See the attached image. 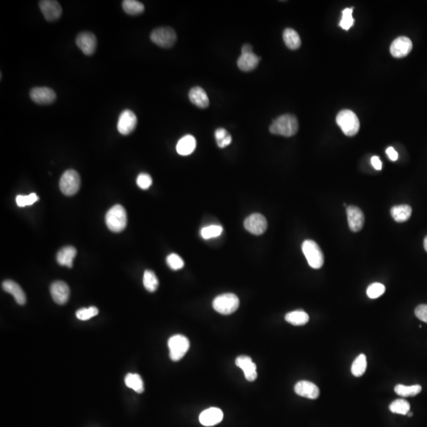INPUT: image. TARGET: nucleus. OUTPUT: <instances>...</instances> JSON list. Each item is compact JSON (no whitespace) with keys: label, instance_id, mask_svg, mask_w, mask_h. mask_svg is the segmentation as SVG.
<instances>
[{"label":"nucleus","instance_id":"30","mask_svg":"<svg viewBox=\"0 0 427 427\" xmlns=\"http://www.w3.org/2000/svg\"><path fill=\"white\" fill-rule=\"evenodd\" d=\"M123 9L130 15H140L144 11V5L136 0H125L122 3Z\"/></svg>","mask_w":427,"mask_h":427},{"label":"nucleus","instance_id":"20","mask_svg":"<svg viewBox=\"0 0 427 427\" xmlns=\"http://www.w3.org/2000/svg\"><path fill=\"white\" fill-rule=\"evenodd\" d=\"M2 286L3 289L5 290L6 292L12 294L18 304L21 305H25V301H26V297H25L23 290L21 288L20 286L18 283L12 281V280H6L3 283Z\"/></svg>","mask_w":427,"mask_h":427},{"label":"nucleus","instance_id":"32","mask_svg":"<svg viewBox=\"0 0 427 427\" xmlns=\"http://www.w3.org/2000/svg\"><path fill=\"white\" fill-rule=\"evenodd\" d=\"M143 285L149 292H154L159 287L157 276L150 270H146L143 275Z\"/></svg>","mask_w":427,"mask_h":427},{"label":"nucleus","instance_id":"3","mask_svg":"<svg viewBox=\"0 0 427 427\" xmlns=\"http://www.w3.org/2000/svg\"><path fill=\"white\" fill-rule=\"evenodd\" d=\"M336 123L347 136H354L359 132L360 122L357 115L352 110H342L336 117Z\"/></svg>","mask_w":427,"mask_h":427},{"label":"nucleus","instance_id":"4","mask_svg":"<svg viewBox=\"0 0 427 427\" xmlns=\"http://www.w3.org/2000/svg\"><path fill=\"white\" fill-rule=\"evenodd\" d=\"M301 249L310 267L314 269H319L323 267L325 257L318 244L314 241L306 240L303 242Z\"/></svg>","mask_w":427,"mask_h":427},{"label":"nucleus","instance_id":"14","mask_svg":"<svg viewBox=\"0 0 427 427\" xmlns=\"http://www.w3.org/2000/svg\"><path fill=\"white\" fill-rule=\"evenodd\" d=\"M412 42L407 36H400L393 41L390 46V53L396 58L407 56L412 50Z\"/></svg>","mask_w":427,"mask_h":427},{"label":"nucleus","instance_id":"17","mask_svg":"<svg viewBox=\"0 0 427 427\" xmlns=\"http://www.w3.org/2000/svg\"><path fill=\"white\" fill-rule=\"evenodd\" d=\"M199 419H200V423L204 426H213L222 422V420L223 419V413L219 408L211 407L208 409L204 410L200 414Z\"/></svg>","mask_w":427,"mask_h":427},{"label":"nucleus","instance_id":"23","mask_svg":"<svg viewBox=\"0 0 427 427\" xmlns=\"http://www.w3.org/2000/svg\"><path fill=\"white\" fill-rule=\"evenodd\" d=\"M77 254V251L75 248L72 246H67L60 249L56 256V260L58 263L62 266H66L67 267H73V260Z\"/></svg>","mask_w":427,"mask_h":427},{"label":"nucleus","instance_id":"12","mask_svg":"<svg viewBox=\"0 0 427 427\" xmlns=\"http://www.w3.org/2000/svg\"><path fill=\"white\" fill-rule=\"evenodd\" d=\"M31 99L39 105H49L56 99L54 90L49 87H35L29 93Z\"/></svg>","mask_w":427,"mask_h":427},{"label":"nucleus","instance_id":"37","mask_svg":"<svg viewBox=\"0 0 427 427\" xmlns=\"http://www.w3.org/2000/svg\"><path fill=\"white\" fill-rule=\"evenodd\" d=\"M99 314V310L94 306L90 308H83L77 310L76 312V317L77 319L81 321H88L90 318H94Z\"/></svg>","mask_w":427,"mask_h":427},{"label":"nucleus","instance_id":"43","mask_svg":"<svg viewBox=\"0 0 427 427\" xmlns=\"http://www.w3.org/2000/svg\"><path fill=\"white\" fill-rule=\"evenodd\" d=\"M386 153H387V156L390 158V160L393 161V162H396V161L398 160V153H397V152L395 150L394 148L392 147V146L387 148V150H386Z\"/></svg>","mask_w":427,"mask_h":427},{"label":"nucleus","instance_id":"24","mask_svg":"<svg viewBox=\"0 0 427 427\" xmlns=\"http://www.w3.org/2000/svg\"><path fill=\"white\" fill-rule=\"evenodd\" d=\"M260 60V57H257L253 53L242 54V56L238 58V66L243 71H251L257 67Z\"/></svg>","mask_w":427,"mask_h":427},{"label":"nucleus","instance_id":"40","mask_svg":"<svg viewBox=\"0 0 427 427\" xmlns=\"http://www.w3.org/2000/svg\"><path fill=\"white\" fill-rule=\"evenodd\" d=\"M136 183L141 189H148L152 184L151 177L147 173H141L138 176Z\"/></svg>","mask_w":427,"mask_h":427},{"label":"nucleus","instance_id":"36","mask_svg":"<svg viewBox=\"0 0 427 427\" xmlns=\"http://www.w3.org/2000/svg\"><path fill=\"white\" fill-rule=\"evenodd\" d=\"M385 292V287L381 283H372L368 287L366 294L371 299H376Z\"/></svg>","mask_w":427,"mask_h":427},{"label":"nucleus","instance_id":"21","mask_svg":"<svg viewBox=\"0 0 427 427\" xmlns=\"http://www.w3.org/2000/svg\"><path fill=\"white\" fill-rule=\"evenodd\" d=\"M190 101L199 108H206L209 106V98L204 89L200 87H193L189 91Z\"/></svg>","mask_w":427,"mask_h":427},{"label":"nucleus","instance_id":"44","mask_svg":"<svg viewBox=\"0 0 427 427\" xmlns=\"http://www.w3.org/2000/svg\"><path fill=\"white\" fill-rule=\"evenodd\" d=\"M371 164L374 167L375 170H380L382 169V163L380 162V159L377 156H373L372 158Z\"/></svg>","mask_w":427,"mask_h":427},{"label":"nucleus","instance_id":"28","mask_svg":"<svg viewBox=\"0 0 427 427\" xmlns=\"http://www.w3.org/2000/svg\"><path fill=\"white\" fill-rule=\"evenodd\" d=\"M125 381L127 387H130L136 393H142L144 391L143 381L137 373H128L125 377Z\"/></svg>","mask_w":427,"mask_h":427},{"label":"nucleus","instance_id":"27","mask_svg":"<svg viewBox=\"0 0 427 427\" xmlns=\"http://www.w3.org/2000/svg\"><path fill=\"white\" fill-rule=\"evenodd\" d=\"M285 320L294 326H301L308 322L309 317L305 311L296 310L287 314L285 317Z\"/></svg>","mask_w":427,"mask_h":427},{"label":"nucleus","instance_id":"34","mask_svg":"<svg viewBox=\"0 0 427 427\" xmlns=\"http://www.w3.org/2000/svg\"><path fill=\"white\" fill-rule=\"evenodd\" d=\"M223 228L219 225H211L201 229V236L205 240L217 238L222 235Z\"/></svg>","mask_w":427,"mask_h":427},{"label":"nucleus","instance_id":"47","mask_svg":"<svg viewBox=\"0 0 427 427\" xmlns=\"http://www.w3.org/2000/svg\"><path fill=\"white\" fill-rule=\"evenodd\" d=\"M423 245L424 249H425V250L427 252V236L425 237V239H424Z\"/></svg>","mask_w":427,"mask_h":427},{"label":"nucleus","instance_id":"26","mask_svg":"<svg viewBox=\"0 0 427 427\" xmlns=\"http://www.w3.org/2000/svg\"><path fill=\"white\" fill-rule=\"evenodd\" d=\"M412 209L408 205L395 206L391 209V215L397 222H404L411 216Z\"/></svg>","mask_w":427,"mask_h":427},{"label":"nucleus","instance_id":"39","mask_svg":"<svg viewBox=\"0 0 427 427\" xmlns=\"http://www.w3.org/2000/svg\"><path fill=\"white\" fill-rule=\"evenodd\" d=\"M167 264L172 270H177L184 267V263L182 258L176 253H172L169 255L166 259Z\"/></svg>","mask_w":427,"mask_h":427},{"label":"nucleus","instance_id":"2","mask_svg":"<svg viewBox=\"0 0 427 427\" xmlns=\"http://www.w3.org/2000/svg\"><path fill=\"white\" fill-rule=\"evenodd\" d=\"M128 218L124 207L115 205L110 208L105 215L107 226L112 232H120L126 227Z\"/></svg>","mask_w":427,"mask_h":427},{"label":"nucleus","instance_id":"33","mask_svg":"<svg viewBox=\"0 0 427 427\" xmlns=\"http://www.w3.org/2000/svg\"><path fill=\"white\" fill-rule=\"evenodd\" d=\"M390 409L392 412L395 413V414L405 415L409 412L411 406L407 400H404V399H399V400H395L390 404Z\"/></svg>","mask_w":427,"mask_h":427},{"label":"nucleus","instance_id":"35","mask_svg":"<svg viewBox=\"0 0 427 427\" xmlns=\"http://www.w3.org/2000/svg\"><path fill=\"white\" fill-rule=\"evenodd\" d=\"M354 8H346L342 12V19L339 22V25L344 30H349L355 23V19L352 16Z\"/></svg>","mask_w":427,"mask_h":427},{"label":"nucleus","instance_id":"8","mask_svg":"<svg viewBox=\"0 0 427 427\" xmlns=\"http://www.w3.org/2000/svg\"><path fill=\"white\" fill-rule=\"evenodd\" d=\"M80 174L74 170H68L63 173L60 180V187L62 192L67 197L74 195L80 190Z\"/></svg>","mask_w":427,"mask_h":427},{"label":"nucleus","instance_id":"1","mask_svg":"<svg viewBox=\"0 0 427 427\" xmlns=\"http://www.w3.org/2000/svg\"><path fill=\"white\" fill-rule=\"evenodd\" d=\"M270 133L291 137L298 131V121L295 115L285 114L276 118L269 128Z\"/></svg>","mask_w":427,"mask_h":427},{"label":"nucleus","instance_id":"7","mask_svg":"<svg viewBox=\"0 0 427 427\" xmlns=\"http://www.w3.org/2000/svg\"><path fill=\"white\" fill-rule=\"evenodd\" d=\"M168 346L170 349V359L173 361H179L189 349V340L183 335H173L168 341Z\"/></svg>","mask_w":427,"mask_h":427},{"label":"nucleus","instance_id":"19","mask_svg":"<svg viewBox=\"0 0 427 427\" xmlns=\"http://www.w3.org/2000/svg\"><path fill=\"white\" fill-rule=\"evenodd\" d=\"M235 363H236L237 366L243 370L245 378L247 379V380L254 381L256 380V377H257L256 366L254 362H252L251 358L245 356V355H242V356L237 358Z\"/></svg>","mask_w":427,"mask_h":427},{"label":"nucleus","instance_id":"31","mask_svg":"<svg viewBox=\"0 0 427 427\" xmlns=\"http://www.w3.org/2000/svg\"><path fill=\"white\" fill-rule=\"evenodd\" d=\"M366 368H367V361H366V355L361 354L355 359L352 364V374L356 377H362L366 372Z\"/></svg>","mask_w":427,"mask_h":427},{"label":"nucleus","instance_id":"5","mask_svg":"<svg viewBox=\"0 0 427 427\" xmlns=\"http://www.w3.org/2000/svg\"><path fill=\"white\" fill-rule=\"evenodd\" d=\"M213 308L222 315H229L238 309L240 301L234 294H224L215 297L213 301Z\"/></svg>","mask_w":427,"mask_h":427},{"label":"nucleus","instance_id":"22","mask_svg":"<svg viewBox=\"0 0 427 427\" xmlns=\"http://www.w3.org/2000/svg\"><path fill=\"white\" fill-rule=\"evenodd\" d=\"M197 147V140L191 135H184L178 141L177 144V153L182 156L191 154Z\"/></svg>","mask_w":427,"mask_h":427},{"label":"nucleus","instance_id":"41","mask_svg":"<svg viewBox=\"0 0 427 427\" xmlns=\"http://www.w3.org/2000/svg\"><path fill=\"white\" fill-rule=\"evenodd\" d=\"M415 314L417 318L427 324V305H420L417 306Z\"/></svg>","mask_w":427,"mask_h":427},{"label":"nucleus","instance_id":"45","mask_svg":"<svg viewBox=\"0 0 427 427\" xmlns=\"http://www.w3.org/2000/svg\"><path fill=\"white\" fill-rule=\"evenodd\" d=\"M231 142H232V137H231L230 135H229L227 137L222 139V141L217 142V144H218V146H219L220 148H225L226 147V146H229V145L230 144Z\"/></svg>","mask_w":427,"mask_h":427},{"label":"nucleus","instance_id":"9","mask_svg":"<svg viewBox=\"0 0 427 427\" xmlns=\"http://www.w3.org/2000/svg\"><path fill=\"white\" fill-rule=\"evenodd\" d=\"M137 117L132 111L125 110L120 115L118 122V130L124 135L132 133L137 126Z\"/></svg>","mask_w":427,"mask_h":427},{"label":"nucleus","instance_id":"29","mask_svg":"<svg viewBox=\"0 0 427 427\" xmlns=\"http://www.w3.org/2000/svg\"><path fill=\"white\" fill-rule=\"evenodd\" d=\"M422 391V387L419 384L405 386L404 384H397L395 387V392L398 396L402 397H415Z\"/></svg>","mask_w":427,"mask_h":427},{"label":"nucleus","instance_id":"25","mask_svg":"<svg viewBox=\"0 0 427 427\" xmlns=\"http://www.w3.org/2000/svg\"><path fill=\"white\" fill-rule=\"evenodd\" d=\"M283 41L288 49L296 50L301 47V41L297 31L291 28H287L283 32Z\"/></svg>","mask_w":427,"mask_h":427},{"label":"nucleus","instance_id":"18","mask_svg":"<svg viewBox=\"0 0 427 427\" xmlns=\"http://www.w3.org/2000/svg\"><path fill=\"white\" fill-rule=\"evenodd\" d=\"M294 391L296 394L300 397L315 400L318 398L320 390L318 386L308 380H301L294 386Z\"/></svg>","mask_w":427,"mask_h":427},{"label":"nucleus","instance_id":"10","mask_svg":"<svg viewBox=\"0 0 427 427\" xmlns=\"http://www.w3.org/2000/svg\"><path fill=\"white\" fill-rule=\"evenodd\" d=\"M245 229L254 235H261L267 228V222L263 215L255 213L249 215L244 222Z\"/></svg>","mask_w":427,"mask_h":427},{"label":"nucleus","instance_id":"15","mask_svg":"<svg viewBox=\"0 0 427 427\" xmlns=\"http://www.w3.org/2000/svg\"><path fill=\"white\" fill-rule=\"evenodd\" d=\"M348 224L352 232H359L363 228L365 222L364 214L356 206H349L346 208Z\"/></svg>","mask_w":427,"mask_h":427},{"label":"nucleus","instance_id":"6","mask_svg":"<svg viewBox=\"0 0 427 427\" xmlns=\"http://www.w3.org/2000/svg\"><path fill=\"white\" fill-rule=\"evenodd\" d=\"M150 40L159 47L169 49L173 47L177 42V34L172 28H157L150 33Z\"/></svg>","mask_w":427,"mask_h":427},{"label":"nucleus","instance_id":"13","mask_svg":"<svg viewBox=\"0 0 427 427\" xmlns=\"http://www.w3.org/2000/svg\"><path fill=\"white\" fill-rule=\"evenodd\" d=\"M76 45L84 54L91 56L94 54L97 48V38L94 33L83 32L77 34Z\"/></svg>","mask_w":427,"mask_h":427},{"label":"nucleus","instance_id":"11","mask_svg":"<svg viewBox=\"0 0 427 427\" xmlns=\"http://www.w3.org/2000/svg\"><path fill=\"white\" fill-rule=\"evenodd\" d=\"M39 7L45 19L49 22H54L61 16V6L56 0H42L39 2Z\"/></svg>","mask_w":427,"mask_h":427},{"label":"nucleus","instance_id":"46","mask_svg":"<svg viewBox=\"0 0 427 427\" xmlns=\"http://www.w3.org/2000/svg\"><path fill=\"white\" fill-rule=\"evenodd\" d=\"M252 53V47L250 45H243L242 49V54H248Z\"/></svg>","mask_w":427,"mask_h":427},{"label":"nucleus","instance_id":"38","mask_svg":"<svg viewBox=\"0 0 427 427\" xmlns=\"http://www.w3.org/2000/svg\"><path fill=\"white\" fill-rule=\"evenodd\" d=\"M39 197L36 193H31L29 196H18L16 197V203L19 208H24L25 206L33 205L37 202Z\"/></svg>","mask_w":427,"mask_h":427},{"label":"nucleus","instance_id":"42","mask_svg":"<svg viewBox=\"0 0 427 427\" xmlns=\"http://www.w3.org/2000/svg\"><path fill=\"white\" fill-rule=\"evenodd\" d=\"M229 134L228 133L227 131L224 129V128H218L215 131V136L217 142L222 141V139L227 137Z\"/></svg>","mask_w":427,"mask_h":427},{"label":"nucleus","instance_id":"16","mask_svg":"<svg viewBox=\"0 0 427 427\" xmlns=\"http://www.w3.org/2000/svg\"><path fill=\"white\" fill-rule=\"evenodd\" d=\"M50 292L55 302L59 305H63L68 301L70 289L67 283L64 282H54L51 285Z\"/></svg>","mask_w":427,"mask_h":427}]
</instances>
